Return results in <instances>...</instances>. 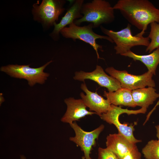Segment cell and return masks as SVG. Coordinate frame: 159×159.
<instances>
[{
	"mask_svg": "<svg viewBox=\"0 0 159 159\" xmlns=\"http://www.w3.org/2000/svg\"><path fill=\"white\" fill-rule=\"evenodd\" d=\"M113 8L119 10L131 25L141 30L137 35L143 36L151 23H159V9L148 0H119Z\"/></svg>",
	"mask_w": 159,
	"mask_h": 159,
	"instance_id": "6da1fadb",
	"label": "cell"
},
{
	"mask_svg": "<svg viewBox=\"0 0 159 159\" xmlns=\"http://www.w3.org/2000/svg\"><path fill=\"white\" fill-rule=\"evenodd\" d=\"M114 9L109 2L105 0H93L84 3L81 9L82 17L74 22L80 26L84 22L93 24L94 28L100 26L103 24L112 22L115 19Z\"/></svg>",
	"mask_w": 159,
	"mask_h": 159,
	"instance_id": "7a4b0ae2",
	"label": "cell"
},
{
	"mask_svg": "<svg viewBox=\"0 0 159 159\" xmlns=\"http://www.w3.org/2000/svg\"><path fill=\"white\" fill-rule=\"evenodd\" d=\"M131 25L128 24L125 28L118 31L107 29L102 26L100 28L102 32L110 38L115 44L114 49L116 54L121 55L131 50L133 47L143 46L147 47L150 39L143 36H133L131 30Z\"/></svg>",
	"mask_w": 159,
	"mask_h": 159,
	"instance_id": "3957f363",
	"label": "cell"
},
{
	"mask_svg": "<svg viewBox=\"0 0 159 159\" xmlns=\"http://www.w3.org/2000/svg\"><path fill=\"white\" fill-rule=\"evenodd\" d=\"M93 26L92 23H89L87 25L80 26L73 22L68 27L63 29L60 33L64 37L71 39L74 41H75L76 39H79L89 44L95 51L97 59H102L99 57L98 50L102 51V46L97 43L96 40L103 39L112 43L114 42L107 36L100 35L95 33L93 31Z\"/></svg>",
	"mask_w": 159,
	"mask_h": 159,
	"instance_id": "277c9868",
	"label": "cell"
},
{
	"mask_svg": "<svg viewBox=\"0 0 159 159\" xmlns=\"http://www.w3.org/2000/svg\"><path fill=\"white\" fill-rule=\"evenodd\" d=\"M147 109L141 108L137 110H130L127 109H123L121 106H117L111 105V108L106 113H103L100 116V118L110 124L114 125L117 128L118 133L121 135L131 142L136 144L141 142V140L136 139L133 135L134 131V125H130L128 126L127 124H122L119 121V116L124 113L128 115H136L139 113H145Z\"/></svg>",
	"mask_w": 159,
	"mask_h": 159,
	"instance_id": "5b68a950",
	"label": "cell"
},
{
	"mask_svg": "<svg viewBox=\"0 0 159 159\" xmlns=\"http://www.w3.org/2000/svg\"><path fill=\"white\" fill-rule=\"evenodd\" d=\"M52 62L51 60L42 67L32 68L30 65L11 64L2 67L0 70L11 77L26 80L28 84L33 86L37 83L42 84L44 83L49 74L44 70L46 67Z\"/></svg>",
	"mask_w": 159,
	"mask_h": 159,
	"instance_id": "8992f818",
	"label": "cell"
},
{
	"mask_svg": "<svg viewBox=\"0 0 159 159\" xmlns=\"http://www.w3.org/2000/svg\"><path fill=\"white\" fill-rule=\"evenodd\" d=\"M106 72L118 80L122 88L131 90L148 87H154L155 84L152 79L153 74L148 71L140 75H134L129 74L125 70L120 71L113 67H107Z\"/></svg>",
	"mask_w": 159,
	"mask_h": 159,
	"instance_id": "52a82bcc",
	"label": "cell"
},
{
	"mask_svg": "<svg viewBox=\"0 0 159 159\" xmlns=\"http://www.w3.org/2000/svg\"><path fill=\"white\" fill-rule=\"evenodd\" d=\"M74 130L75 135L69 138V140L79 146L84 153V158L92 159L90 157L92 147L96 144V140L104 130L105 126L102 124L95 130L90 131L83 130L75 122L69 124Z\"/></svg>",
	"mask_w": 159,
	"mask_h": 159,
	"instance_id": "ba28073f",
	"label": "cell"
},
{
	"mask_svg": "<svg viewBox=\"0 0 159 159\" xmlns=\"http://www.w3.org/2000/svg\"><path fill=\"white\" fill-rule=\"evenodd\" d=\"M65 1L60 0H44L39 6H34V13L43 23L52 25L64 11Z\"/></svg>",
	"mask_w": 159,
	"mask_h": 159,
	"instance_id": "9c48e42d",
	"label": "cell"
},
{
	"mask_svg": "<svg viewBox=\"0 0 159 159\" xmlns=\"http://www.w3.org/2000/svg\"><path fill=\"white\" fill-rule=\"evenodd\" d=\"M74 79L84 82L89 79L96 82L100 86L106 88L109 92H113L121 88L120 82L116 78L107 75L101 67L97 65L96 69L91 72L83 71L76 72Z\"/></svg>",
	"mask_w": 159,
	"mask_h": 159,
	"instance_id": "30bf717a",
	"label": "cell"
},
{
	"mask_svg": "<svg viewBox=\"0 0 159 159\" xmlns=\"http://www.w3.org/2000/svg\"><path fill=\"white\" fill-rule=\"evenodd\" d=\"M81 88L86 94L81 92V99L86 106L89 108L90 111H94L100 117L111 108V105L107 99L99 95L97 92H93L89 90L85 83L81 84Z\"/></svg>",
	"mask_w": 159,
	"mask_h": 159,
	"instance_id": "8fae6325",
	"label": "cell"
},
{
	"mask_svg": "<svg viewBox=\"0 0 159 159\" xmlns=\"http://www.w3.org/2000/svg\"><path fill=\"white\" fill-rule=\"evenodd\" d=\"M67 105L66 112L61 119V121L69 124L74 121L88 115L96 114L95 112L87 110V107L82 99H75L70 97L64 100Z\"/></svg>",
	"mask_w": 159,
	"mask_h": 159,
	"instance_id": "7c38bea8",
	"label": "cell"
},
{
	"mask_svg": "<svg viewBox=\"0 0 159 159\" xmlns=\"http://www.w3.org/2000/svg\"><path fill=\"white\" fill-rule=\"evenodd\" d=\"M106 139V148L112 151L119 159H122L137 146L118 133L110 134Z\"/></svg>",
	"mask_w": 159,
	"mask_h": 159,
	"instance_id": "4fadbf2b",
	"label": "cell"
},
{
	"mask_svg": "<svg viewBox=\"0 0 159 159\" xmlns=\"http://www.w3.org/2000/svg\"><path fill=\"white\" fill-rule=\"evenodd\" d=\"M83 0H76L68 9L62 18L60 22L54 24V28L51 34V37L54 40L58 39L61 31L77 19L82 18L83 15L81 13Z\"/></svg>",
	"mask_w": 159,
	"mask_h": 159,
	"instance_id": "5bb4252c",
	"label": "cell"
},
{
	"mask_svg": "<svg viewBox=\"0 0 159 159\" xmlns=\"http://www.w3.org/2000/svg\"><path fill=\"white\" fill-rule=\"evenodd\" d=\"M156 90L154 87H152L132 90V95L135 104L136 106L147 109L159 97V94L156 92Z\"/></svg>",
	"mask_w": 159,
	"mask_h": 159,
	"instance_id": "9a60e30c",
	"label": "cell"
},
{
	"mask_svg": "<svg viewBox=\"0 0 159 159\" xmlns=\"http://www.w3.org/2000/svg\"><path fill=\"white\" fill-rule=\"evenodd\" d=\"M131 90L121 87L115 92H104V96L111 105L134 107Z\"/></svg>",
	"mask_w": 159,
	"mask_h": 159,
	"instance_id": "2e32d148",
	"label": "cell"
},
{
	"mask_svg": "<svg viewBox=\"0 0 159 159\" xmlns=\"http://www.w3.org/2000/svg\"><path fill=\"white\" fill-rule=\"evenodd\" d=\"M122 56L132 58L134 61L141 62L147 67L148 71L153 75L156 74V70L159 64V47L148 55H138L130 50Z\"/></svg>",
	"mask_w": 159,
	"mask_h": 159,
	"instance_id": "e0dca14e",
	"label": "cell"
},
{
	"mask_svg": "<svg viewBox=\"0 0 159 159\" xmlns=\"http://www.w3.org/2000/svg\"><path fill=\"white\" fill-rule=\"evenodd\" d=\"M142 152L145 159H159V140L149 141L143 148Z\"/></svg>",
	"mask_w": 159,
	"mask_h": 159,
	"instance_id": "ac0fdd59",
	"label": "cell"
},
{
	"mask_svg": "<svg viewBox=\"0 0 159 159\" xmlns=\"http://www.w3.org/2000/svg\"><path fill=\"white\" fill-rule=\"evenodd\" d=\"M150 31L148 37L151 40L145 52H151L159 47V23L153 22L150 24Z\"/></svg>",
	"mask_w": 159,
	"mask_h": 159,
	"instance_id": "d6986e66",
	"label": "cell"
},
{
	"mask_svg": "<svg viewBox=\"0 0 159 159\" xmlns=\"http://www.w3.org/2000/svg\"><path fill=\"white\" fill-rule=\"evenodd\" d=\"M98 159H119L112 151L107 148L99 147Z\"/></svg>",
	"mask_w": 159,
	"mask_h": 159,
	"instance_id": "ffe728a7",
	"label": "cell"
},
{
	"mask_svg": "<svg viewBox=\"0 0 159 159\" xmlns=\"http://www.w3.org/2000/svg\"><path fill=\"white\" fill-rule=\"evenodd\" d=\"M122 159H141V154L136 146Z\"/></svg>",
	"mask_w": 159,
	"mask_h": 159,
	"instance_id": "44dd1931",
	"label": "cell"
},
{
	"mask_svg": "<svg viewBox=\"0 0 159 159\" xmlns=\"http://www.w3.org/2000/svg\"><path fill=\"white\" fill-rule=\"evenodd\" d=\"M156 130V136L159 140V125H157L155 126Z\"/></svg>",
	"mask_w": 159,
	"mask_h": 159,
	"instance_id": "7402d4cb",
	"label": "cell"
},
{
	"mask_svg": "<svg viewBox=\"0 0 159 159\" xmlns=\"http://www.w3.org/2000/svg\"><path fill=\"white\" fill-rule=\"evenodd\" d=\"M0 104L1 105V103L4 101V100L2 93H0Z\"/></svg>",
	"mask_w": 159,
	"mask_h": 159,
	"instance_id": "603a6c76",
	"label": "cell"
},
{
	"mask_svg": "<svg viewBox=\"0 0 159 159\" xmlns=\"http://www.w3.org/2000/svg\"><path fill=\"white\" fill-rule=\"evenodd\" d=\"M20 159H26L25 157L23 155H21L20 156Z\"/></svg>",
	"mask_w": 159,
	"mask_h": 159,
	"instance_id": "cb8c5ba5",
	"label": "cell"
}]
</instances>
